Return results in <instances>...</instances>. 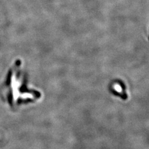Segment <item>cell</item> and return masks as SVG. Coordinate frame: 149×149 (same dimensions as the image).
<instances>
[{
	"label": "cell",
	"mask_w": 149,
	"mask_h": 149,
	"mask_svg": "<svg viewBox=\"0 0 149 149\" xmlns=\"http://www.w3.org/2000/svg\"><path fill=\"white\" fill-rule=\"evenodd\" d=\"M21 62H16L9 72L3 88L4 96L12 105L34 101L40 97L36 91H29L26 88L25 74L21 68Z\"/></svg>",
	"instance_id": "cell-1"
}]
</instances>
